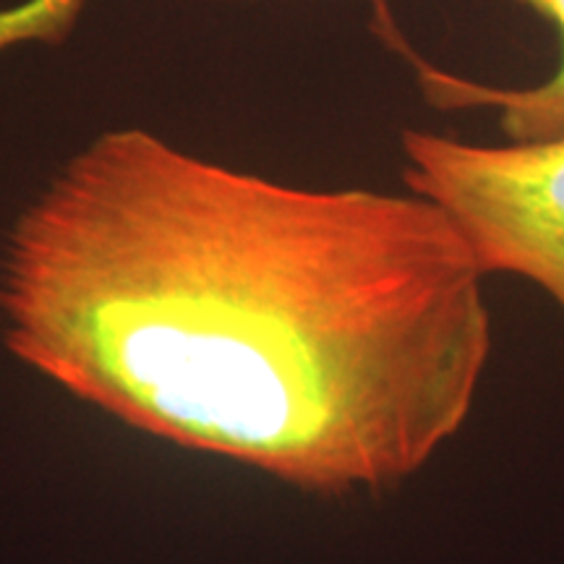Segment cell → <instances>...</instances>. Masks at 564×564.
I'll return each instance as SVG.
<instances>
[{"instance_id":"obj_4","label":"cell","mask_w":564,"mask_h":564,"mask_svg":"<svg viewBox=\"0 0 564 564\" xmlns=\"http://www.w3.org/2000/svg\"><path fill=\"white\" fill-rule=\"evenodd\" d=\"M87 0H45V6L55 13H66V17H79Z\"/></svg>"},{"instance_id":"obj_2","label":"cell","mask_w":564,"mask_h":564,"mask_svg":"<svg viewBox=\"0 0 564 564\" xmlns=\"http://www.w3.org/2000/svg\"><path fill=\"white\" fill-rule=\"evenodd\" d=\"M403 181L453 223L484 274L533 282L564 314V137L474 144L405 129Z\"/></svg>"},{"instance_id":"obj_1","label":"cell","mask_w":564,"mask_h":564,"mask_svg":"<svg viewBox=\"0 0 564 564\" xmlns=\"http://www.w3.org/2000/svg\"><path fill=\"white\" fill-rule=\"evenodd\" d=\"M481 267L413 194L306 188L126 126L26 204L13 356L118 421L322 497L421 474L491 358Z\"/></svg>"},{"instance_id":"obj_3","label":"cell","mask_w":564,"mask_h":564,"mask_svg":"<svg viewBox=\"0 0 564 564\" xmlns=\"http://www.w3.org/2000/svg\"><path fill=\"white\" fill-rule=\"evenodd\" d=\"M560 30L564 47V0H514ZM373 30L394 55H400L415 76V87L423 100L440 110L489 108L499 112V129L507 141H549L564 137V53L560 68L546 82L531 87H497L489 82H474L468 76L434 66L400 32L387 0H373Z\"/></svg>"},{"instance_id":"obj_5","label":"cell","mask_w":564,"mask_h":564,"mask_svg":"<svg viewBox=\"0 0 564 564\" xmlns=\"http://www.w3.org/2000/svg\"><path fill=\"white\" fill-rule=\"evenodd\" d=\"M232 3H253V0H232Z\"/></svg>"}]
</instances>
